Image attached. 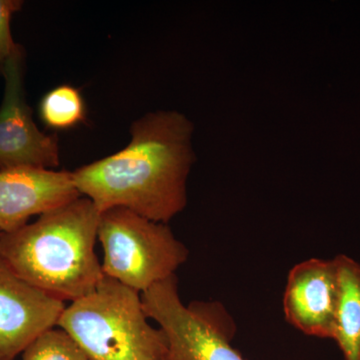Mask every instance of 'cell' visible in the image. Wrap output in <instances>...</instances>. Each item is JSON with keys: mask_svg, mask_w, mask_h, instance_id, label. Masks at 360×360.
<instances>
[{"mask_svg": "<svg viewBox=\"0 0 360 360\" xmlns=\"http://www.w3.org/2000/svg\"><path fill=\"white\" fill-rule=\"evenodd\" d=\"M130 132L127 148L78 168L73 182L99 213L122 207L167 224L186 206L193 124L177 111L160 110L139 118Z\"/></svg>", "mask_w": 360, "mask_h": 360, "instance_id": "1", "label": "cell"}, {"mask_svg": "<svg viewBox=\"0 0 360 360\" xmlns=\"http://www.w3.org/2000/svg\"><path fill=\"white\" fill-rule=\"evenodd\" d=\"M99 217L94 203L80 196L0 234V260L47 295L75 302L96 290L104 276L96 252Z\"/></svg>", "mask_w": 360, "mask_h": 360, "instance_id": "2", "label": "cell"}, {"mask_svg": "<svg viewBox=\"0 0 360 360\" xmlns=\"http://www.w3.org/2000/svg\"><path fill=\"white\" fill-rule=\"evenodd\" d=\"M148 319L139 291L104 276L65 307L58 326L91 360H165L167 338Z\"/></svg>", "mask_w": 360, "mask_h": 360, "instance_id": "3", "label": "cell"}, {"mask_svg": "<svg viewBox=\"0 0 360 360\" xmlns=\"http://www.w3.org/2000/svg\"><path fill=\"white\" fill-rule=\"evenodd\" d=\"M97 239L104 253V276L139 293L175 276L189 255L167 224L127 208L101 213Z\"/></svg>", "mask_w": 360, "mask_h": 360, "instance_id": "4", "label": "cell"}, {"mask_svg": "<svg viewBox=\"0 0 360 360\" xmlns=\"http://www.w3.org/2000/svg\"><path fill=\"white\" fill-rule=\"evenodd\" d=\"M144 312L167 338L165 360H248L232 347V326L217 303L180 300L176 276L141 293Z\"/></svg>", "mask_w": 360, "mask_h": 360, "instance_id": "5", "label": "cell"}, {"mask_svg": "<svg viewBox=\"0 0 360 360\" xmlns=\"http://www.w3.org/2000/svg\"><path fill=\"white\" fill-rule=\"evenodd\" d=\"M1 75L4 94L0 106V170L58 167V136L45 134L37 129L26 101L25 51L20 44L16 45L7 59Z\"/></svg>", "mask_w": 360, "mask_h": 360, "instance_id": "6", "label": "cell"}, {"mask_svg": "<svg viewBox=\"0 0 360 360\" xmlns=\"http://www.w3.org/2000/svg\"><path fill=\"white\" fill-rule=\"evenodd\" d=\"M65 302L35 288L0 260V360H15L58 326Z\"/></svg>", "mask_w": 360, "mask_h": 360, "instance_id": "7", "label": "cell"}, {"mask_svg": "<svg viewBox=\"0 0 360 360\" xmlns=\"http://www.w3.org/2000/svg\"><path fill=\"white\" fill-rule=\"evenodd\" d=\"M82 196L72 172L47 168L13 167L0 170V232L8 233L41 215Z\"/></svg>", "mask_w": 360, "mask_h": 360, "instance_id": "8", "label": "cell"}, {"mask_svg": "<svg viewBox=\"0 0 360 360\" xmlns=\"http://www.w3.org/2000/svg\"><path fill=\"white\" fill-rule=\"evenodd\" d=\"M338 276L335 258H311L288 274L283 297L285 319L304 335L333 340Z\"/></svg>", "mask_w": 360, "mask_h": 360, "instance_id": "9", "label": "cell"}, {"mask_svg": "<svg viewBox=\"0 0 360 360\" xmlns=\"http://www.w3.org/2000/svg\"><path fill=\"white\" fill-rule=\"evenodd\" d=\"M335 260L338 298L333 340L345 360H360V264L345 255Z\"/></svg>", "mask_w": 360, "mask_h": 360, "instance_id": "10", "label": "cell"}, {"mask_svg": "<svg viewBox=\"0 0 360 360\" xmlns=\"http://www.w3.org/2000/svg\"><path fill=\"white\" fill-rule=\"evenodd\" d=\"M85 103L79 90L61 84L49 90L39 103V115L52 129H68L85 118Z\"/></svg>", "mask_w": 360, "mask_h": 360, "instance_id": "11", "label": "cell"}, {"mask_svg": "<svg viewBox=\"0 0 360 360\" xmlns=\"http://www.w3.org/2000/svg\"><path fill=\"white\" fill-rule=\"evenodd\" d=\"M22 360H89L70 335L63 329H49L33 340L25 352Z\"/></svg>", "mask_w": 360, "mask_h": 360, "instance_id": "12", "label": "cell"}, {"mask_svg": "<svg viewBox=\"0 0 360 360\" xmlns=\"http://www.w3.org/2000/svg\"><path fill=\"white\" fill-rule=\"evenodd\" d=\"M22 4L20 0H0V72L18 45L11 35V21Z\"/></svg>", "mask_w": 360, "mask_h": 360, "instance_id": "13", "label": "cell"}, {"mask_svg": "<svg viewBox=\"0 0 360 360\" xmlns=\"http://www.w3.org/2000/svg\"><path fill=\"white\" fill-rule=\"evenodd\" d=\"M0 234H1V232H0Z\"/></svg>", "mask_w": 360, "mask_h": 360, "instance_id": "14", "label": "cell"}, {"mask_svg": "<svg viewBox=\"0 0 360 360\" xmlns=\"http://www.w3.org/2000/svg\"><path fill=\"white\" fill-rule=\"evenodd\" d=\"M89 360H91V359H89Z\"/></svg>", "mask_w": 360, "mask_h": 360, "instance_id": "15", "label": "cell"}]
</instances>
